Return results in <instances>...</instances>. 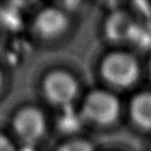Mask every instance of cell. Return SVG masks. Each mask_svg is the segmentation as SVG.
I'll return each instance as SVG.
<instances>
[{"instance_id":"cell-1","label":"cell","mask_w":151,"mask_h":151,"mask_svg":"<svg viewBox=\"0 0 151 151\" xmlns=\"http://www.w3.org/2000/svg\"><path fill=\"white\" fill-rule=\"evenodd\" d=\"M99 74L110 87L128 89L138 83L141 67L134 54L125 51H114L101 61Z\"/></svg>"},{"instance_id":"cell-2","label":"cell","mask_w":151,"mask_h":151,"mask_svg":"<svg viewBox=\"0 0 151 151\" xmlns=\"http://www.w3.org/2000/svg\"><path fill=\"white\" fill-rule=\"evenodd\" d=\"M122 103L116 94L108 89H93L84 97L81 117L97 127H110L122 116Z\"/></svg>"},{"instance_id":"cell-3","label":"cell","mask_w":151,"mask_h":151,"mask_svg":"<svg viewBox=\"0 0 151 151\" xmlns=\"http://www.w3.org/2000/svg\"><path fill=\"white\" fill-rule=\"evenodd\" d=\"M78 81L66 70H52L42 81V93L46 101L60 109H71L80 95Z\"/></svg>"},{"instance_id":"cell-4","label":"cell","mask_w":151,"mask_h":151,"mask_svg":"<svg viewBox=\"0 0 151 151\" xmlns=\"http://www.w3.org/2000/svg\"><path fill=\"white\" fill-rule=\"evenodd\" d=\"M14 134L24 147H34L46 134L47 122L42 109L28 105L18 109L11 122Z\"/></svg>"},{"instance_id":"cell-5","label":"cell","mask_w":151,"mask_h":151,"mask_svg":"<svg viewBox=\"0 0 151 151\" xmlns=\"http://www.w3.org/2000/svg\"><path fill=\"white\" fill-rule=\"evenodd\" d=\"M71 20L61 8L45 7L35 14L32 23L35 37L43 41H54L70 30Z\"/></svg>"},{"instance_id":"cell-6","label":"cell","mask_w":151,"mask_h":151,"mask_svg":"<svg viewBox=\"0 0 151 151\" xmlns=\"http://www.w3.org/2000/svg\"><path fill=\"white\" fill-rule=\"evenodd\" d=\"M105 34L113 42H127L138 34V25L129 13L114 11L105 22Z\"/></svg>"},{"instance_id":"cell-7","label":"cell","mask_w":151,"mask_h":151,"mask_svg":"<svg viewBox=\"0 0 151 151\" xmlns=\"http://www.w3.org/2000/svg\"><path fill=\"white\" fill-rule=\"evenodd\" d=\"M128 114L134 126L142 131H151V92L136 94L128 106Z\"/></svg>"},{"instance_id":"cell-8","label":"cell","mask_w":151,"mask_h":151,"mask_svg":"<svg viewBox=\"0 0 151 151\" xmlns=\"http://www.w3.org/2000/svg\"><path fill=\"white\" fill-rule=\"evenodd\" d=\"M55 151H96L95 146L88 139L72 138L60 145Z\"/></svg>"},{"instance_id":"cell-9","label":"cell","mask_w":151,"mask_h":151,"mask_svg":"<svg viewBox=\"0 0 151 151\" xmlns=\"http://www.w3.org/2000/svg\"><path fill=\"white\" fill-rule=\"evenodd\" d=\"M0 151H18L14 143L8 136L0 132Z\"/></svg>"},{"instance_id":"cell-10","label":"cell","mask_w":151,"mask_h":151,"mask_svg":"<svg viewBox=\"0 0 151 151\" xmlns=\"http://www.w3.org/2000/svg\"><path fill=\"white\" fill-rule=\"evenodd\" d=\"M4 74H2V71L0 70V92L4 87Z\"/></svg>"},{"instance_id":"cell-11","label":"cell","mask_w":151,"mask_h":151,"mask_svg":"<svg viewBox=\"0 0 151 151\" xmlns=\"http://www.w3.org/2000/svg\"><path fill=\"white\" fill-rule=\"evenodd\" d=\"M148 74H149V77L151 80V58L149 59V63H148Z\"/></svg>"},{"instance_id":"cell-12","label":"cell","mask_w":151,"mask_h":151,"mask_svg":"<svg viewBox=\"0 0 151 151\" xmlns=\"http://www.w3.org/2000/svg\"><path fill=\"white\" fill-rule=\"evenodd\" d=\"M150 151H151V147H150Z\"/></svg>"}]
</instances>
